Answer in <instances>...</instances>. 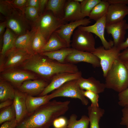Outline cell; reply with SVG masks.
Masks as SVG:
<instances>
[{
  "mask_svg": "<svg viewBox=\"0 0 128 128\" xmlns=\"http://www.w3.org/2000/svg\"><path fill=\"white\" fill-rule=\"evenodd\" d=\"M66 112L65 107L61 101H50L27 114L15 128H49L55 119Z\"/></svg>",
  "mask_w": 128,
  "mask_h": 128,
  "instance_id": "1",
  "label": "cell"
},
{
  "mask_svg": "<svg viewBox=\"0 0 128 128\" xmlns=\"http://www.w3.org/2000/svg\"><path fill=\"white\" fill-rule=\"evenodd\" d=\"M23 64V69L35 73L46 79L51 80L61 73H75L79 71L78 66L74 64L59 63L39 54L32 55Z\"/></svg>",
  "mask_w": 128,
  "mask_h": 128,
  "instance_id": "2",
  "label": "cell"
},
{
  "mask_svg": "<svg viewBox=\"0 0 128 128\" xmlns=\"http://www.w3.org/2000/svg\"><path fill=\"white\" fill-rule=\"evenodd\" d=\"M105 78L106 88L119 93L128 87V69L119 58L114 61Z\"/></svg>",
  "mask_w": 128,
  "mask_h": 128,
  "instance_id": "3",
  "label": "cell"
},
{
  "mask_svg": "<svg viewBox=\"0 0 128 128\" xmlns=\"http://www.w3.org/2000/svg\"><path fill=\"white\" fill-rule=\"evenodd\" d=\"M66 23L63 19L58 18L51 11H48L40 16L35 27L39 30L47 41L53 32Z\"/></svg>",
  "mask_w": 128,
  "mask_h": 128,
  "instance_id": "4",
  "label": "cell"
},
{
  "mask_svg": "<svg viewBox=\"0 0 128 128\" xmlns=\"http://www.w3.org/2000/svg\"><path fill=\"white\" fill-rule=\"evenodd\" d=\"M77 79L68 81L48 95L49 100L57 97H63L78 99L85 105L88 104V100L83 95L82 91L77 83Z\"/></svg>",
  "mask_w": 128,
  "mask_h": 128,
  "instance_id": "5",
  "label": "cell"
},
{
  "mask_svg": "<svg viewBox=\"0 0 128 128\" xmlns=\"http://www.w3.org/2000/svg\"><path fill=\"white\" fill-rule=\"evenodd\" d=\"M72 48L81 51L92 53L95 50V40L92 33L77 28L73 34Z\"/></svg>",
  "mask_w": 128,
  "mask_h": 128,
  "instance_id": "6",
  "label": "cell"
},
{
  "mask_svg": "<svg viewBox=\"0 0 128 128\" xmlns=\"http://www.w3.org/2000/svg\"><path fill=\"white\" fill-rule=\"evenodd\" d=\"M120 51L117 47L114 46L108 50L102 46L96 48L92 53L99 59L104 78L114 61L119 58Z\"/></svg>",
  "mask_w": 128,
  "mask_h": 128,
  "instance_id": "7",
  "label": "cell"
},
{
  "mask_svg": "<svg viewBox=\"0 0 128 128\" xmlns=\"http://www.w3.org/2000/svg\"><path fill=\"white\" fill-rule=\"evenodd\" d=\"M6 18V27L17 36L23 34L28 30L25 20L22 15L13 6L10 13Z\"/></svg>",
  "mask_w": 128,
  "mask_h": 128,
  "instance_id": "8",
  "label": "cell"
},
{
  "mask_svg": "<svg viewBox=\"0 0 128 128\" xmlns=\"http://www.w3.org/2000/svg\"><path fill=\"white\" fill-rule=\"evenodd\" d=\"M106 15L96 21L93 25L87 26H81L78 28L82 31L93 33L100 39L103 46L106 50L110 49L114 46L113 41H107L105 37V31L106 24Z\"/></svg>",
  "mask_w": 128,
  "mask_h": 128,
  "instance_id": "9",
  "label": "cell"
},
{
  "mask_svg": "<svg viewBox=\"0 0 128 128\" xmlns=\"http://www.w3.org/2000/svg\"><path fill=\"white\" fill-rule=\"evenodd\" d=\"M32 55L24 50L13 48L6 54V59L1 69L5 70L16 67L23 64Z\"/></svg>",
  "mask_w": 128,
  "mask_h": 128,
  "instance_id": "10",
  "label": "cell"
},
{
  "mask_svg": "<svg viewBox=\"0 0 128 128\" xmlns=\"http://www.w3.org/2000/svg\"><path fill=\"white\" fill-rule=\"evenodd\" d=\"M82 76L81 71L75 73L64 72L54 76L43 92L39 95L42 96L59 88L66 82L70 80L77 79Z\"/></svg>",
  "mask_w": 128,
  "mask_h": 128,
  "instance_id": "11",
  "label": "cell"
},
{
  "mask_svg": "<svg viewBox=\"0 0 128 128\" xmlns=\"http://www.w3.org/2000/svg\"><path fill=\"white\" fill-rule=\"evenodd\" d=\"M80 62L89 63L94 68L101 66L99 59L93 54L75 50L67 57L64 63L74 64Z\"/></svg>",
  "mask_w": 128,
  "mask_h": 128,
  "instance_id": "12",
  "label": "cell"
},
{
  "mask_svg": "<svg viewBox=\"0 0 128 128\" xmlns=\"http://www.w3.org/2000/svg\"><path fill=\"white\" fill-rule=\"evenodd\" d=\"M91 22V20L89 18H85L65 24L55 32L66 41L68 47H70L71 38L76 29L81 26H87Z\"/></svg>",
  "mask_w": 128,
  "mask_h": 128,
  "instance_id": "13",
  "label": "cell"
},
{
  "mask_svg": "<svg viewBox=\"0 0 128 128\" xmlns=\"http://www.w3.org/2000/svg\"><path fill=\"white\" fill-rule=\"evenodd\" d=\"M126 20L115 23H106L105 29L113 39L114 46L117 47L124 41L127 29Z\"/></svg>",
  "mask_w": 128,
  "mask_h": 128,
  "instance_id": "14",
  "label": "cell"
},
{
  "mask_svg": "<svg viewBox=\"0 0 128 128\" xmlns=\"http://www.w3.org/2000/svg\"><path fill=\"white\" fill-rule=\"evenodd\" d=\"M2 76L5 80L11 83L17 88L24 82L34 80L36 78L33 74L23 70H11L3 73Z\"/></svg>",
  "mask_w": 128,
  "mask_h": 128,
  "instance_id": "15",
  "label": "cell"
},
{
  "mask_svg": "<svg viewBox=\"0 0 128 128\" xmlns=\"http://www.w3.org/2000/svg\"><path fill=\"white\" fill-rule=\"evenodd\" d=\"M49 84L44 80H28L24 82L17 89L27 95L34 96L39 95Z\"/></svg>",
  "mask_w": 128,
  "mask_h": 128,
  "instance_id": "16",
  "label": "cell"
},
{
  "mask_svg": "<svg viewBox=\"0 0 128 128\" xmlns=\"http://www.w3.org/2000/svg\"><path fill=\"white\" fill-rule=\"evenodd\" d=\"M128 14V6L120 4H110L106 15V23L120 22Z\"/></svg>",
  "mask_w": 128,
  "mask_h": 128,
  "instance_id": "17",
  "label": "cell"
},
{
  "mask_svg": "<svg viewBox=\"0 0 128 128\" xmlns=\"http://www.w3.org/2000/svg\"><path fill=\"white\" fill-rule=\"evenodd\" d=\"M63 19L65 22H73L85 18L82 13L80 3L75 0H67Z\"/></svg>",
  "mask_w": 128,
  "mask_h": 128,
  "instance_id": "18",
  "label": "cell"
},
{
  "mask_svg": "<svg viewBox=\"0 0 128 128\" xmlns=\"http://www.w3.org/2000/svg\"><path fill=\"white\" fill-rule=\"evenodd\" d=\"M27 94L17 89H15L13 104L15 111L16 119L18 123L24 118L27 114L26 104Z\"/></svg>",
  "mask_w": 128,
  "mask_h": 128,
  "instance_id": "19",
  "label": "cell"
},
{
  "mask_svg": "<svg viewBox=\"0 0 128 128\" xmlns=\"http://www.w3.org/2000/svg\"><path fill=\"white\" fill-rule=\"evenodd\" d=\"M36 30V28L34 27L31 31L17 36L13 48L23 49L32 55L35 54L32 49V43Z\"/></svg>",
  "mask_w": 128,
  "mask_h": 128,
  "instance_id": "20",
  "label": "cell"
},
{
  "mask_svg": "<svg viewBox=\"0 0 128 128\" xmlns=\"http://www.w3.org/2000/svg\"><path fill=\"white\" fill-rule=\"evenodd\" d=\"M77 83L82 89L91 91L98 94L103 93L106 88L105 83L93 77L85 78L82 76L77 79Z\"/></svg>",
  "mask_w": 128,
  "mask_h": 128,
  "instance_id": "21",
  "label": "cell"
},
{
  "mask_svg": "<svg viewBox=\"0 0 128 128\" xmlns=\"http://www.w3.org/2000/svg\"><path fill=\"white\" fill-rule=\"evenodd\" d=\"M67 47H69L66 41L55 32L51 35L40 53L55 51Z\"/></svg>",
  "mask_w": 128,
  "mask_h": 128,
  "instance_id": "22",
  "label": "cell"
},
{
  "mask_svg": "<svg viewBox=\"0 0 128 128\" xmlns=\"http://www.w3.org/2000/svg\"><path fill=\"white\" fill-rule=\"evenodd\" d=\"M74 49L70 47L63 48L55 51L39 53L43 55L60 63H64L65 59Z\"/></svg>",
  "mask_w": 128,
  "mask_h": 128,
  "instance_id": "23",
  "label": "cell"
},
{
  "mask_svg": "<svg viewBox=\"0 0 128 128\" xmlns=\"http://www.w3.org/2000/svg\"><path fill=\"white\" fill-rule=\"evenodd\" d=\"M50 101L48 95L38 97H34L27 95L26 101L27 114L32 112Z\"/></svg>",
  "mask_w": 128,
  "mask_h": 128,
  "instance_id": "24",
  "label": "cell"
},
{
  "mask_svg": "<svg viewBox=\"0 0 128 128\" xmlns=\"http://www.w3.org/2000/svg\"><path fill=\"white\" fill-rule=\"evenodd\" d=\"M88 117L90 120V128H100L99 122L104 114V109L91 105L87 108Z\"/></svg>",
  "mask_w": 128,
  "mask_h": 128,
  "instance_id": "25",
  "label": "cell"
},
{
  "mask_svg": "<svg viewBox=\"0 0 128 128\" xmlns=\"http://www.w3.org/2000/svg\"><path fill=\"white\" fill-rule=\"evenodd\" d=\"M17 36L7 27L4 34L2 40L3 44L0 55L3 58L7 52L13 47L14 44Z\"/></svg>",
  "mask_w": 128,
  "mask_h": 128,
  "instance_id": "26",
  "label": "cell"
},
{
  "mask_svg": "<svg viewBox=\"0 0 128 128\" xmlns=\"http://www.w3.org/2000/svg\"><path fill=\"white\" fill-rule=\"evenodd\" d=\"M67 0H48L45 11H50L58 18L63 19L64 13V8Z\"/></svg>",
  "mask_w": 128,
  "mask_h": 128,
  "instance_id": "27",
  "label": "cell"
},
{
  "mask_svg": "<svg viewBox=\"0 0 128 128\" xmlns=\"http://www.w3.org/2000/svg\"><path fill=\"white\" fill-rule=\"evenodd\" d=\"M15 94V89L11 83L5 80H0V102L9 100H13Z\"/></svg>",
  "mask_w": 128,
  "mask_h": 128,
  "instance_id": "28",
  "label": "cell"
},
{
  "mask_svg": "<svg viewBox=\"0 0 128 128\" xmlns=\"http://www.w3.org/2000/svg\"><path fill=\"white\" fill-rule=\"evenodd\" d=\"M110 5L107 0H101L91 11L89 18L96 21L101 18L106 14Z\"/></svg>",
  "mask_w": 128,
  "mask_h": 128,
  "instance_id": "29",
  "label": "cell"
},
{
  "mask_svg": "<svg viewBox=\"0 0 128 128\" xmlns=\"http://www.w3.org/2000/svg\"><path fill=\"white\" fill-rule=\"evenodd\" d=\"M77 116L74 114H71L68 120V128H88L90 123L89 118L86 115L82 116L79 120H77Z\"/></svg>",
  "mask_w": 128,
  "mask_h": 128,
  "instance_id": "30",
  "label": "cell"
},
{
  "mask_svg": "<svg viewBox=\"0 0 128 128\" xmlns=\"http://www.w3.org/2000/svg\"><path fill=\"white\" fill-rule=\"evenodd\" d=\"M47 41L40 32L39 30L36 28V30L33 38L32 43V49L35 54L40 53L41 49Z\"/></svg>",
  "mask_w": 128,
  "mask_h": 128,
  "instance_id": "31",
  "label": "cell"
},
{
  "mask_svg": "<svg viewBox=\"0 0 128 128\" xmlns=\"http://www.w3.org/2000/svg\"><path fill=\"white\" fill-rule=\"evenodd\" d=\"M15 111L13 104L11 105L1 109L0 112V124L16 119Z\"/></svg>",
  "mask_w": 128,
  "mask_h": 128,
  "instance_id": "32",
  "label": "cell"
},
{
  "mask_svg": "<svg viewBox=\"0 0 128 128\" xmlns=\"http://www.w3.org/2000/svg\"><path fill=\"white\" fill-rule=\"evenodd\" d=\"M101 0H83L80 3L81 11L85 17H89V14L95 7L99 3Z\"/></svg>",
  "mask_w": 128,
  "mask_h": 128,
  "instance_id": "33",
  "label": "cell"
},
{
  "mask_svg": "<svg viewBox=\"0 0 128 128\" xmlns=\"http://www.w3.org/2000/svg\"><path fill=\"white\" fill-rule=\"evenodd\" d=\"M26 18L30 21L36 22L40 15L38 10L34 7L27 6L25 7L24 12Z\"/></svg>",
  "mask_w": 128,
  "mask_h": 128,
  "instance_id": "34",
  "label": "cell"
},
{
  "mask_svg": "<svg viewBox=\"0 0 128 128\" xmlns=\"http://www.w3.org/2000/svg\"><path fill=\"white\" fill-rule=\"evenodd\" d=\"M82 93L85 97L88 98L90 100L91 102V105L95 107H99L98 94L90 91L84 90L82 91Z\"/></svg>",
  "mask_w": 128,
  "mask_h": 128,
  "instance_id": "35",
  "label": "cell"
},
{
  "mask_svg": "<svg viewBox=\"0 0 128 128\" xmlns=\"http://www.w3.org/2000/svg\"><path fill=\"white\" fill-rule=\"evenodd\" d=\"M12 5L9 1L0 0V13L7 17L10 13Z\"/></svg>",
  "mask_w": 128,
  "mask_h": 128,
  "instance_id": "36",
  "label": "cell"
},
{
  "mask_svg": "<svg viewBox=\"0 0 128 128\" xmlns=\"http://www.w3.org/2000/svg\"><path fill=\"white\" fill-rule=\"evenodd\" d=\"M122 117L120 124L128 127V107H124L122 110Z\"/></svg>",
  "mask_w": 128,
  "mask_h": 128,
  "instance_id": "37",
  "label": "cell"
},
{
  "mask_svg": "<svg viewBox=\"0 0 128 128\" xmlns=\"http://www.w3.org/2000/svg\"><path fill=\"white\" fill-rule=\"evenodd\" d=\"M18 122L16 119L5 122L1 124L0 128H15Z\"/></svg>",
  "mask_w": 128,
  "mask_h": 128,
  "instance_id": "38",
  "label": "cell"
},
{
  "mask_svg": "<svg viewBox=\"0 0 128 128\" xmlns=\"http://www.w3.org/2000/svg\"><path fill=\"white\" fill-rule=\"evenodd\" d=\"M27 1L28 0H14L9 2L14 6L21 9L26 6Z\"/></svg>",
  "mask_w": 128,
  "mask_h": 128,
  "instance_id": "39",
  "label": "cell"
},
{
  "mask_svg": "<svg viewBox=\"0 0 128 128\" xmlns=\"http://www.w3.org/2000/svg\"><path fill=\"white\" fill-rule=\"evenodd\" d=\"M119 101L124 102L128 101V87L122 92L119 93L118 95Z\"/></svg>",
  "mask_w": 128,
  "mask_h": 128,
  "instance_id": "40",
  "label": "cell"
},
{
  "mask_svg": "<svg viewBox=\"0 0 128 128\" xmlns=\"http://www.w3.org/2000/svg\"><path fill=\"white\" fill-rule=\"evenodd\" d=\"M118 58L123 62L128 61V48L120 52Z\"/></svg>",
  "mask_w": 128,
  "mask_h": 128,
  "instance_id": "41",
  "label": "cell"
},
{
  "mask_svg": "<svg viewBox=\"0 0 128 128\" xmlns=\"http://www.w3.org/2000/svg\"><path fill=\"white\" fill-rule=\"evenodd\" d=\"M39 4L40 0H28L26 6H29L34 7L37 9L39 11Z\"/></svg>",
  "mask_w": 128,
  "mask_h": 128,
  "instance_id": "42",
  "label": "cell"
},
{
  "mask_svg": "<svg viewBox=\"0 0 128 128\" xmlns=\"http://www.w3.org/2000/svg\"><path fill=\"white\" fill-rule=\"evenodd\" d=\"M48 0H40L39 12L40 15L45 11Z\"/></svg>",
  "mask_w": 128,
  "mask_h": 128,
  "instance_id": "43",
  "label": "cell"
},
{
  "mask_svg": "<svg viewBox=\"0 0 128 128\" xmlns=\"http://www.w3.org/2000/svg\"><path fill=\"white\" fill-rule=\"evenodd\" d=\"M13 100H7L0 102V110L9 107L13 104Z\"/></svg>",
  "mask_w": 128,
  "mask_h": 128,
  "instance_id": "44",
  "label": "cell"
},
{
  "mask_svg": "<svg viewBox=\"0 0 128 128\" xmlns=\"http://www.w3.org/2000/svg\"><path fill=\"white\" fill-rule=\"evenodd\" d=\"M6 27V21L0 23V41L3 40V37L4 33L5 28Z\"/></svg>",
  "mask_w": 128,
  "mask_h": 128,
  "instance_id": "45",
  "label": "cell"
},
{
  "mask_svg": "<svg viewBox=\"0 0 128 128\" xmlns=\"http://www.w3.org/2000/svg\"><path fill=\"white\" fill-rule=\"evenodd\" d=\"M110 4H120L128 5V0H107Z\"/></svg>",
  "mask_w": 128,
  "mask_h": 128,
  "instance_id": "46",
  "label": "cell"
},
{
  "mask_svg": "<svg viewBox=\"0 0 128 128\" xmlns=\"http://www.w3.org/2000/svg\"><path fill=\"white\" fill-rule=\"evenodd\" d=\"M127 29L128 30V24L127 23L126 25ZM120 50H124L128 48V37L126 40L120 44L117 47Z\"/></svg>",
  "mask_w": 128,
  "mask_h": 128,
  "instance_id": "47",
  "label": "cell"
},
{
  "mask_svg": "<svg viewBox=\"0 0 128 128\" xmlns=\"http://www.w3.org/2000/svg\"><path fill=\"white\" fill-rule=\"evenodd\" d=\"M118 104L120 106L124 107H128V101L124 102H119Z\"/></svg>",
  "mask_w": 128,
  "mask_h": 128,
  "instance_id": "48",
  "label": "cell"
},
{
  "mask_svg": "<svg viewBox=\"0 0 128 128\" xmlns=\"http://www.w3.org/2000/svg\"><path fill=\"white\" fill-rule=\"evenodd\" d=\"M123 62L125 64L128 69V61Z\"/></svg>",
  "mask_w": 128,
  "mask_h": 128,
  "instance_id": "49",
  "label": "cell"
},
{
  "mask_svg": "<svg viewBox=\"0 0 128 128\" xmlns=\"http://www.w3.org/2000/svg\"><path fill=\"white\" fill-rule=\"evenodd\" d=\"M76 1L78 2L81 3L82 2L83 0H75Z\"/></svg>",
  "mask_w": 128,
  "mask_h": 128,
  "instance_id": "50",
  "label": "cell"
},
{
  "mask_svg": "<svg viewBox=\"0 0 128 128\" xmlns=\"http://www.w3.org/2000/svg\"><path fill=\"white\" fill-rule=\"evenodd\" d=\"M61 128H68L67 127V126H66L64 127Z\"/></svg>",
  "mask_w": 128,
  "mask_h": 128,
  "instance_id": "51",
  "label": "cell"
},
{
  "mask_svg": "<svg viewBox=\"0 0 128 128\" xmlns=\"http://www.w3.org/2000/svg\"><path fill=\"white\" fill-rule=\"evenodd\" d=\"M126 128H128V127H126Z\"/></svg>",
  "mask_w": 128,
  "mask_h": 128,
  "instance_id": "52",
  "label": "cell"
}]
</instances>
